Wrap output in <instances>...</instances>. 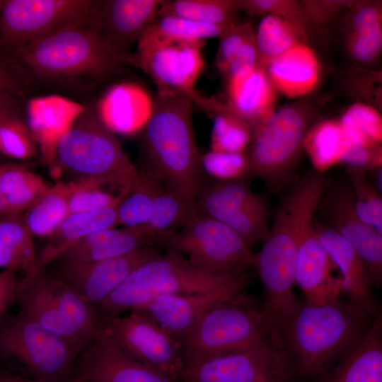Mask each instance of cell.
<instances>
[{
    "instance_id": "obj_2",
    "label": "cell",
    "mask_w": 382,
    "mask_h": 382,
    "mask_svg": "<svg viewBox=\"0 0 382 382\" xmlns=\"http://www.w3.org/2000/svg\"><path fill=\"white\" fill-rule=\"evenodd\" d=\"M17 65L42 79L94 84L122 70L91 18L53 32L11 53Z\"/></svg>"
},
{
    "instance_id": "obj_27",
    "label": "cell",
    "mask_w": 382,
    "mask_h": 382,
    "mask_svg": "<svg viewBox=\"0 0 382 382\" xmlns=\"http://www.w3.org/2000/svg\"><path fill=\"white\" fill-rule=\"evenodd\" d=\"M321 382H382V320L379 315Z\"/></svg>"
},
{
    "instance_id": "obj_26",
    "label": "cell",
    "mask_w": 382,
    "mask_h": 382,
    "mask_svg": "<svg viewBox=\"0 0 382 382\" xmlns=\"http://www.w3.org/2000/svg\"><path fill=\"white\" fill-rule=\"evenodd\" d=\"M265 69L273 87L291 98L303 97L313 91L320 74L315 53L303 43L271 60Z\"/></svg>"
},
{
    "instance_id": "obj_5",
    "label": "cell",
    "mask_w": 382,
    "mask_h": 382,
    "mask_svg": "<svg viewBox=\"0 0 382 382\" xmlns=\"http://www.w3.org/2000/svg\"><path fill=\"white\" fill-rule=\"evenodd\" d=\"M339 299L301 305L290 325L284 352L304 375L324 374L363 337L371 323Z\"/></svg>"
},
{
    "instance_id": "obj_29",
    "label": "cell",
    "mask_w": 382,
    "mask_h": 382,
    "mask_svg": "<svg viewBox=\"0 0 382 382\" xmlns=\"http://www.w3.org/2000/svg\"><path fill=\"white\" fill-rule=\"evenodd\" d=\"M228 106L252 128L273 112L274 90L265 69L258 66L248 74L229 79Z\"/></svg>"
},
{
    "instance_id": "obj_8",
    "label": "cell",
    "mask_w": 382,
    "mask_h": 382,
    "mask_svg": "<svg viewBox=\"0 0 382 382\" xmlns=\"http://www.w3.org/2000/svg\"><path fill=\"white\" fill-rule=\"evenodd\" d=\"M79 353L21 311L0 322V354L21 364L34 379L69 382Z\"/></svg>"
},
{
    "instance_id": "obj_34",
    "label": "cell",
    "mask_w": 382,
    "mask_h": 382,
    "mask_svg": "<svg viewBox=\"0 0 382 382\" xmlns=\"http://www.w3.org/2000/svg\"><path fill=\"white\" fill-rule=\"evenodd\" d=\"M208 112L214 116L211 135V150L216 151L245 152L252 139L249 123L236 115L228 105L214 99Z\"/></svg>"
},
{
    "instance_id": "obj_38",
    "label": "cell",
    "mask_w": 382,
    "mask_h": 382,
    "mask_svg": "<svg viewBox=\"0 0 382 382\" xmlns=\"http://www.w3.org/2000/svg\"><path fill=\"white\" fill-rule=\"evenodd\" d=\"M157 233L148 225L118 229L101 245L92 249L71 264H81L120 257L156 242ZM67 263V262H66Z\"/></svg>"
},
{
    "instance_id": "obj_42",
    "label": "cell",
    "mask_w": 382,
    "mask_h": 382,
    "mask_svg": "<svg viewBox=\"0 0 382 382\" xmlns=\"http://www.w3.org/2000/svg\"><path fill=\"white\" fill-rule=\"evenodd\" d=\"M38 146L25 120L0 123V153L17 160L37 156Z\"/></svg>"
},
{
    "instance_id": "obj_37",
    "label": "cell",
    "mask_w": 382,
    "mask_h": 382,
    "mask_svg": "<svg viewBox=\"0 0 382 382\" xmlns=\"http://www.w3.org/2000/svg\"><path fill=\"white\" fill-rule=\"evenodd\" d=\"M298 30L282 16L272 13L265 15L255 32L260 66L265 68L271 60L301 43Z\"/></svg>"
},
{
    "instance_id": "obj_43",
    "label": "cell",
    "mask_w": 382,
    "mask_h": 382,
    "mask_svg": "<svg viewBox=\"0 0 382 382\" xmlns=\"http://www.w3.org/2000/svg\"><path fill=\"white\" fill-rule=\"evenodd\" d=\"M204 171L216 180H230L246 177L250 173L248 154L210 150L202 155Z\"/></svg>"
},
{
    "instance_id": "obj_47",
    "label": "cell",
    "mask_w": 382,
    "mask_h": 382,
    "mask_svg": "<svg viewBox=\"0 0 382 382\" xmlns=\"http://www.w3.org/2000/svg\"><path fill=\"white\" fill-rule=\"evenodd\" d=\"M375 144L347 143L340 161L349 168L363 170L364 168L373 166H379L381 156L376 151Z\"/></svg>"
},
{
    "instance_id": "obj_53",
    "label": "cell",
    "mask_w": 382,
    "mask_h": 382,
    "mask_svg": "<svg viewBox=\"0 0 382 382\" xmlns=\"http://www.w3.org/2000/svg\"><path fill=\"white\" fill-rule=\"evenodd\" d=\"M1 1H0V6H1Z\"/></svg>"
},
{
    "instance_id": "obj_30",
    "label": "cell",
    "mask_w": 382,
    "mask_h": 382,
    "mask_svg": "<svg viewBox=\"0 0 382 382\" xmlns=\"http://www.w3.org/2000/svg\"><path fill=\"white\" fill-rule=\"evenodd\" d=\"M33 236L27 228L21 214H8L0 218V269L24 276L35 270L37 255Z\"/></svg>"
},
{
    "instance_id": "obj_21",
    "label": "cell",
    "mask_w": 382,
    "mask_h": 382,
    "mask_svg": "<svg viewBox=\"0 0 382 382\" xmlns=\"http://www.w3.org/2000/svg\"><path fill=\"white\" fill-rule=\"evenodd\" d=\"M315 231L341 272L346 305L357 317L370 321L379 315L371 292L373 285L366 265L352 246L327 225L313 219Z\"/></svg>"
},
{
    "instance_id": "obj_15",
    "label": "cell",
    "mask_w": 382,
    "mask_h": 382,
    "mask_svg": "<svg viewBox=\"0 0 382 382\" xmlns=\"http://www.w3.org/2000/svg\"><path fill=\"white\" fill-rule=\"evenodd\" d=\"M69 382H182L129 354L103 330L78 355Z\"/></svg>"
},
{
    "instance_id": "obj_1",
    "label": "cell",
    "mask_w": 382,
    "mask_h": 382,
    "mask_svg": "<svg viewBox=\"0 0 382 382\" xmlns=\"http://www.w3.org/2000/svg\"><path fill=\"white\" fill-rule=\"evenodd\" d=\"M193 104L180 92L157 90L151 115L140 132V150L154 178L195 201L203 185L204 170L193 130Z\"/></svg>"
},
{
    "instance_id": "obj_40",
    "label": "cell",
    "mask_w": 382,
    "mask_h": 382,
    "mask_svg": "<svg viewBox=\"0 0 382 382\" xmlns=\"http://www.w3.org/2000/svg\"><path fill=\"white\" fill-rule=\"evenodd\" d=\"M340 123L348 143L376 144L381 140V117L372 106L364 103L352 105Z\"/></svg>"
},
{
    "instance_id": "obj_51",
    "label": "cell",
    "mask_w": 382,
    "mask_h": 382,
    "mask_svg": "<svg viewBox=\"0 0 382 382\" xmlns=\"http://www.w3.org/2000/svg\"><path fill=\"white\" fill-rule=\"evenodd\" d=\"M0 382H42L8 371H0Z\"/></svg>"
},
{
    "instance_id": "obj_44",
    "label": "cell",
    "mask_w": 382,
    "mask_h": 382,
    "mask_svg": "<svg viewBox=\"0 0 382 382\" xmlns=\"http://www.w3.org/2000/svg\"><path fill=\"white\" fill-rule=\"evenodd\" d=\"M352 28L348 46L352 57L361 63L376 59L382 47L381 21L352 24Z\"/></svg>"
},
{
    "instance_id": "obj_22",
    "label": "cell",
    "mask_w": 382,
    "mask_h": 382,
    "mask_svg": "<svg viewBox=\"0 0 382 382\" xmlns=\"http://www.w3.org/2000/svg\"><path fill=\"white\" fill-rule=\"evenodd\" d=\"M335 268L315 231L313 221L303 233L296 258V283L307 303L323 305L338 300L342 292V280L332 276Z\"/></svg>"
},
{
    "instance_id": "obj_36",
    "label": "cell",
    "mask_w": 382,
    "mask_h": 382,
    "mask_svg": "<svg viewBox=\"0 0 382 382\" xmlns=\"http://www.w3.org/2000/svg\"><path fill=\"white\" fill-rule=\"evenodd\" d=\"M238 11L239 1L163 0L158 16L171 15L199 23L231 26L236 24Z\"/></svg>"
},
{
    "instance_id": "obj_25",
    "label": "cell",
    "mask_w": 382,
    "mask_h": 382,
    "mask_svg": "<svg viewBox=\"0 0 382 382\" xmlns=\"http://www.w3.org/2000/svg\"><path fill=\"white\" fill-rule=\"evenodd\" d=\"M154 98L140 85L121 82L110 87L96 104L103 122L113 132L125 135L140 132L149 121Z\"/></svg>"
},
{
    "instance_id": "obj_33",
    "label": "cell",
    "mask_w": 382,
    "mask_h": 382,
    "mask_svg": "<svg viewBox=\"0 0 382 382\" xmlns=\"http://www.w3.org/2000/svg\"><path fill=\"white\" fill-rule=\"evenodd\" d=\"M231 26L199 23L171 15H158L138 40L205 41L207 38L219 37Z\"/></svg>"
},
{
    "instance_id": "obj_6",
    "label": "cell",
    "mask_w": 382,
    "mask_h": 382,
    "mask_svg": "<svg viewBox=\"0 0 382 382\" xmlns=\"http://www.w3.org/2000/svg\"><path fill=\"white\" fill-rule=\"evenodd\" d=\"M175 340L184 369L270 342L263 314L246 294L214 306Z\"/></svg>"
},
{
    "instance_id": "obj_16",
    "label": "cell",
    "mask_w": 382,
    "mask_h": 382,
    "mask_svg": "<svg viewBox=\"0 0 382 382\" xmlns=\"http://www.w3.org/2000/svg\"><path fill=\"white\" fill-rule=\"evenodd\" d=\"M160 253L148 245L129 254L81 264L54 262L45 270L71 288L83 301L96 305L116 289L139 265Z\"/></svg>"
},
{
    "instance_id": "obj_41",
    "label": "cell",
    "mask_w": 382,
    "mask_h": 382,
    "mask_svg": "<svg viewBox=\"0 0 382 382\" xmlns=\"http://www.w3.org/2000/svg\"><path fill=\"white\" fill-rule=\"evenodd\" d=\"M348 172L356 212L382 235V199L379 191L368 180L363 170L349 167Z\"/></svg>"
},
{
    "instance_id": "obj_3",
    "label": "cell",
    "mask_w": 382,
    "mask_h": 382,
    "mask_svg": "<svg viewBox=\"0 0 382 382\" xmlns=\"http://www.w3.org/2000/svg\"><path fill=\"white\" fill-rule=\"evenodd\" d=\"M54 176L70 180L100 178L131 190L140 172L99 117L96 105H85L72 127L57 142L49 166Z\"/></svg>"
},
{
    "instance_id": "obj_24",
    "label": "cell",
    "mask_w": 382,
    "mask_h": 382,
    "mask_svg": "<svg viewBox=\"0 0 382 382\" xmlns=\"http://www.w3.org/2000/svg\"><path fill=\"white\" fill-rule=\"evenodd\" d=\"M15 301L29 318L64 338L79 352L90 342L65 318L52 296L45 270L19 280Z\"/></svg>"
},
{
    "instance_id": "obj_13",
    "label": "cell",
    "mask_w": 382,
    "mask_h": 382,
    "mask_svg": "<svg viewBox=\"0 0 382 382\" xmlns=\"http://www.w3.org/2000/svg\"><path fill=\"white\" fill-rule=\"evenodd\" d=\"M286 354L265 342L185 367L182 382H286Z\"/></svg>"
},
{
    "instance_id": "obj_20",
    "label": "cell",
    "mask_w": 382,
    "mask_h": 382,
    "mask_svg": "<svg viewBox=\"0 0 382 382\" xmlns=\"http://www.w3.org/2000/svg\"><path fill=\"white\" fill-rule=\"evenodd\" d=\"M248 282L247 276L206 292L159 296L133 311L145 315L177 339L190 331L214 306L245 294Z\"/></svg>"
},
{
    "instance_id": "obj_46",
    "label": "cell",
    "mask_w": 382,
    "mask_h": 382,
    "mask_svg": "<svg viewBox=\"0 0 382 382\" xmlns=\"http://www.w3.org/2000/svg\"><path fill=\"white\" fill-rule=\"evenodd\" d=\"M259 65V54L255 34L250 37L241 46L228 64L224 74L228 79L243 77Z\"/></svg>"
},
{
    "instance_id": "obj_17",
    "label": "cell",
    "mask_w": 382,
    "mask_h": 382,
    "mask_svg": "<svg viewBox=\"0 0 382 382\" xmlns=\"http://www.w3.org/2000/svg\"><path fill=\"white\" fill-rule=\"evenodd\" d=\"M318 209L328 226L345 239L364 262L373 284L382 280V235L357 214L351 185L328 186Z\"/></svg>"
},
{
    "instance_id": "obj_45",
    "label": "cell",
    "mask_w": 382,
    "mask_h": 382,
    "mask_svg": "<svg viewBox=\"0 0 382 382\" xmlns=\"http://www.w3.org/2000/svg\"><path fill=\"white\" fill-rule=\"evenodd\" d=\"M255 34L251 22L234 24L227 28L219 37L220 42L216 57L218 69L224 73L228 64L243 45Z\"/></svg>"
},
{
    "instance_id": "obj_11",
    "label": "cell",
    "mask_w": 382,
    "mask_h": 382,
    "mask_svg": "<svg viewBox=\"0 0 382 382\" xmlns=\"http://www.w3.org/2000/svg\"><path fill=\"white\" fill-rule=\"evenodd\" d=\"M195 202L200 214L228 226L250 245L269 233L268 202L251 190L246 177L203 183Z\"/></svg>"
},
{
    "instance_id": "obj_28",
    "label": "cell",
    "mask_w": 382,
    "mask_h": 382,
    "mask_svg": "<svg viewBox=\"0 0 382 382\" xmlns=\"http://www.w3.org/2000/svg\"><path fill=\"white\" fill-rule=\"evenodd\" d=\"M117 206L78 213H71L50 237L37 256L33 276L56 261L64 252L88 234L117 225Z\"/></svg>"
},
{
    "instance_id": "obj_39",
    "label": "cell",
    "mask_w": 382,
    "mask_h": 382,
    "mask_svg": "<svg viewBox=\"0 0 382 382\" xmlns=\"http://www.w3.org/2000/svg\"><path fill=\"white\" fill-rule=\"evenodd\" d=\"M303 144L315 165L323 170L340 161L347 141L340 122L325 121L308 132Z\"/></svg>"
},
{
    "instance_id": "obj_32",
    "label": "cell",
    "mask_w": 382,
    "mask_h": 382,
    "mask_svg": "<svg viewBox=\"0 0 382 382\" xmlns=\"http://www.w3.org/2000/svg\"><path fill=\"white\" fill-rule=\"evenodd\" d=\"M50 187L18 163H0V197L10 214H21Z\"/></svg>"
},
{
    "instance_id": "obj_49",
    "label": "cell",
    "mask_w": 382,
    "mask_h": 382,
    "mask_svg": "<svg viewBox=\"0 0 382 382\" xmlns=\"http://www.w3.org/2000/svg\"><path fill=\"white\" fill-rule=\"evenodd\" d=\"M19 280L15 272L0 271V322L8 305L15 301Z\"/></svg>"
},
{
    "instance_id": "obj_18",
    "label": "cell",
    "mask_w": 382,
    "mask_h": 382,
    "mask_svg": "<svg viewBox=\"0 0 382 382\" xmlns=\"http://www.w3.org/2000/svg\"><path fill=\"white\" fill-rule=\"evenodd\" d=\"M163 0L92 1L91 18L108 52L122 64L143 31L157 18Z\"/></svg>"
},
{
    "instance_id": "obj_52",
    "label": "cell",
    "mask_w": 382,
    "mask_h": 382,
    "mask_svg": "<svg viewBox=\"0 0 382 382\" xmlns=\"http://www.w3.org/2000/svg\"><path fill=\"white\" fill-rule=\"evenodd\" d=\"M8 214H10L5 204H4V202H3L1 197H0V218L2 217V216H4L6 215H8Z\"/></svg>"
},
{
    "instance_id": "obj_48",
    "label": "cell",
    "mask_w": 382,
    "mask_h": 382,
    "mask_svg": "<svg viewBox=\"0 0 382 382\" xmlns=\"http://www.w3.org/2000/svg\"><path fill=\"white\" fill-rule=\"evenodd\" d=\"M13 65L0 54V93L19 97L23 92V87Z\"/></svg>"
},
{
    "instance_id": "obj_19",
    "label": "cell",
    "mask_w": 382,
    "mask_h": 382,
    "mask_svg": "<svg viewBox=\"0 0 382 382\" xmlns=\"http://www.w3.org/2000/svg\"><path fill=\"white\" fill-rule=\"evenodd\" d=\"M132 225H148L157 234L183 227L197 212L196 202L167 189L151 175L142 173L124 202Z\"/></svg>"
},
{
    "instance_id": "obj_7",
    "label": "cell",
    "mask_w": 382,
    "mask_h": 382,
    "mask_svg": "<svg viewBox=\"0 0 382 382\" xmlns=\"http://www.w3.org/2000/svg\"><path fill=\"white\" fill-rule=\"evenodd\" d=\"M317 105L308 98L288 104L253 127L250 173L274 188L290 181Z\"/></svg>"
},
{
    "instance_id": "obj_4",
    "label": "cell",
    "mask_w": 382,
    "mask_h": 382,
    "mask_svg": "<svg viewBox=\"0 0 382 382\" xmlns=\"http://www.w3.org/2000/svg\"><path fill=\"white\" fill-rule=\"evenodd\" d=\"M247 276L246 272H212L176 253H160L137 267L117 289L94 306L103 318L115 317L159 296L206 292Z\"/></svg>"
},
{
    "instance_id": "obj_50",
    "label": "cell",
    "mask_w": 382,
    "mask_h": 382,
    "mask_svg": "<svg viewBox=\"0 0 382 382\" xmlns=\"http://www.w3.org/2000/svg\"><path fill=\"white\" fill-rule=\"evenodd\" d=\"M25 106L19 97L0 93V123L16 119L25 120Z\"/></svg>"
},
{
    "instance_id": "obj_10",
    "label": "cell",
    "mask_w": 382,
    "mask_h": 382,
    "mask_svg": "<svg viewBox=\"0 0 382 382\" xmlns=\"http://www.w3.org/2000/svg\"><path fill=\"white\" fill-rule=\"evenodd\" d=\"M89 0H6L0 6V42L16 50L91 18Z\"/></svg>"
},
{
    "instance_id": "obj_9",
    "label": "cell",
    "mask_w": 382,
    "mask_h": 382,
    "mask_svg": "<svg viewBox=\"0 0 382 382\" xmlns=\"http://www.w3.org/2000/svg\"><path fill=\"white\" fill-rule=\"evenodd\" d=\"M156 243L212 272H246L253 267L250 245L228 226L199 212L180 231L157 234Z\"/></svg>"
},
{
    "instance_id": "obj_14",
    "label": "cell",
    "mask_w": 382,
    "mask_h": 382,
    "mask_svg": "<svg viewBox=\"0 0 382 382\" xmlns=\"http://www.w3.org/2000/svg\"><path fill=\"white\" fill-rule=\"evenodd\" d=\"M104 318V328L134 357L181 381L184 365L177 340L145 315L132 311L126 316Z\"/></svg>"
},
{
    "instance_id": "obj_12",
    "label": "cell",
    "mask_w": 382,
    "mask_h": 382,
    "mask_svg": "<svg viewBox=\"0 0 382 382\" xmlns=\"http://www.w3.org/2000/svg\"><path fill=\"white\" fill-rule=\"evenodd\" d=\"M205 41H139L127 64L141 69L157 90L180 92L199 105L204 96L195 89L205 62L202 49Z\"/></svg>"
},
{
    "instance_id": "obj_31",
    "label": "cell",
    "mask_w": 382,
    "mask_h": 382,
    "mask_svg": "<svg viewBox=\"0 0 382 382\" xmlns=\"http://www.w3.org/2000/svg\"><path fill=\"white\" fill-rule=\"evenodd\" d=\"M67 182L58 180L25 211L24 222L33 236L50 238L70 214Z\"/></svg>"
},
{
    "instance_id": "obj_35",
    "label": "cell",
    "mask_w": 382,
    "mask_h": 382,
    "mask_svg": "<svg viewBox=\"0 0 382 382\" xmlns=\"http://www.w3.org/2000/svg\"><path fill=\"white\" fill-rule=\"evenodd\" d=\"M67 183L70 214L117 206L129 192L126 187L100 178L80 179Z\"/></svg>"
},
{
    "instance_id": "obj_23",
    "label": "cell",
    "mask_w": 382,
    "mask_h": 382,
    "mask_svg": "<svg viewBox=\"0 0 382 382\" xmlns=\"http://www.w3.org/2000/svg\"><path fill=\"white\" fill-rule=\"evenodd\" d=\"M84 107L57 94L35 97L28 102L25 110L26 124L49 166L57 142L72 127Z\"/></svg>"
}]
</instances>
